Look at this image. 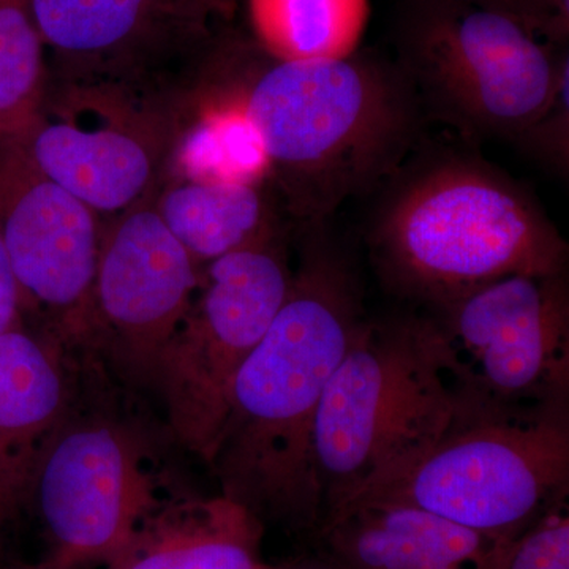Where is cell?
<instances>
[{"instance_id":"obj_1","label":"cell","mask_w":569,"mask_h":569,"mask_svg":"<svg viewBox=\"0 0 569 569\" xmlns=\"http://www.w3.org/2000/svg\"><path fill=\"white\" fill-rule=\"evenodd\" d=\"M290 291L231 387L209 458L222 496L261 523L317 535L323 519L312 467L318 407L366 320L348 254L307 224Z\"/></svg>"},{"instance_id":"obj_2","label":"cell","mask_w":569,"mask_h":569,"mask_svg":"<svg viewBox=\"0 0 569 569\" xmlns=\"http://www.w3.org/2000/svg\"><path fill=\"white\" fill-rule=\"evenodd\" d=\"M234 74L220 99L252 122L288 212L307 224L399 173L425 112L399 67L358 54Z\"/></svg>"},{"instance_id":"obj_3","label":"cell","mask_w":569,"mask_h":569,"mask_svg":"<svg viewBox=\"0 0 569 569\" xmlns=\"http://www.w3.org/2000/svg\"><path fill=\"white\" fill-rule=\"evenodd\" d=\"M370 247L399 293L437 309L509 276L567 271L568 246L519 183L473 157L443 156L396 182Z\"/></svg>"},{"instance_id":"obj_4","label":"cell","mask_w":569,"mask_h":569,"mask_svg":"<svg viewBox=\"0 0 569 569\" xmlns=\"http://www.w3.org/2000/svg\"><path fill=\"white\" fill-rule=\"evenodd\" d=\"M475 402L436 317L366 318L313 426L321 523L417 462Z\"/></svg>"},{"instance_id":"obj_5","label":"cell","mask_w":569,"mask_h":569,"mask_svg":"<svg viewBox=\"0 0 569 569\" xmlns=\"http://www.w3.org/2000/svg\"><path fill=\"white\" fill-rule=\"evenodd\" d=\"M568 493L569 403L475 402L417 462L337 512L365 503L400 505L507 541L567 505Z\"/></svg>"},{"instance_id":"obj_6","label":"cell","mask_w":569,"mask_h":569,"mask_svg":"<svg viewBox=\"0 0 569 569\" xmlns=\"http://www.w3.org/2000/svg\"><path fill=\"white\" fill-rule=\"evenodd\" d=\"M560 58L508 11L473 0H421L399 69L427 108L460 132L518 141L545 114Z\"/></svg>"},{"instance_id":"obj_7","label":"cell","mask_w":569,"mask_h":569,"mask_svg":"<svg viewBox=\"0 0 569 569\" xmlns=\"http://www.w3.org/2000/svg\"><path fill=\"white\" fill-rule=\"evenodd\" d=\"M283 231L201 264L192 306L153 365L176 440L208 462L239 369L290 291Z\"/></svg>"},{"instance_id":"obj_8","label":"cell","mask_w":569,"mask_h":569,"mask_svg":"<svg viewBox=\"0 0 569 569\" xmlns=\"http://www.w3.org/2000/svg\"><path fill=\"white\" fill-rule=\"evenodd\" d=\"M142 440L116 419L71 417L52 433L31 497L51 560L78 569L108 563L167 500Z\"/></svg>"},{"instance_id":"obj_9","label":"cell","mask_w":569,"mask_h":569,"mask_svg":"<svg viewBox=\"0 0 569 569\" xmlns=\"http://www.w3.org/2000/svg\"><path fill=\"white\" fill-rule=\"evenodd\" d=\"M438 310L463 387L477 402L569 403L567 271L505 277Z\"/></svg>"},{"instance_id":"obj_10","label":"cell","mask_w":569,"mask_h":569,"mask_svg":"<svg viewBox=\"0 0 569 569\" xmlns=\"http://www.w3.org/2000/svg\"><path fill=\"white\" fill-rule=\"evenodd\" d=\"M18 142L32 163L99 217L152 197L173 148L163 116L112 82L43 99Z\"/></svg>"},{"instance_id":"obj_11","label":"cell","mask_w":569,"mask_h":569,"mask_svg":"<svg viewBox=\"0 0 569 569\" xmlns=\"http://www.w3.org/2000/svg\"><path fill=\"white\" fill-rule=\"evenodd\" d=\"M103 220L41 173L17 138H0V233L22 312L43 317L63 346L96 337L93 283Z\"/></svg>"},{"instance_id":"obj_12","label":"cell","mask_w":569,"mask_h":569,"mask_svg":"<svg viewBox=\"0 0 569 569\" xmlns=\"http://www.w3.org/2000/svg\"><path fill=\"white\" fill-rule=\"evenodd\" d=\"M201 266L160 219L153 197L103 222L93 283L96 336L137 372L157 358L192 306Z\"/></svg>"},{"instance_id":"obj_13","label":"cell","mask_w":569,"mask_h":569,"mask_svg":"<svg viewBox=\"0 0 569 569\" xmlns=\"http://www.w3.org/2000/svg\"><path fill=\"white\" fill-rule=\"evenodd\" d=\"M66 346L20 323L0 336V527L31 497L43 449L70 411Z\"/></svg>"},{"instance_id":"obj_14","label":"cell","mask_w":569,"mask_h":569,"mask_svg":"<svg viewBox=\"0 0 569 569\" xmlns=\"http://www.w3.org/2000/svg\"><path fill=\"white\" fill-rule=\"evenodd\" d=\"M316 537L340 569H489L500 542L421 509L385 503L343 509Z\"/></svg>"},{"instance_id":"obj_15","label":"cell","mask_w":569,"mask_h":569,"mask_svg":"<svg viewBox=\"0 0 569 569\" xmlns=\"http://www.w3.org/2000/svg\"><path fill=\"white\" fill-rule=\"evenodd\" d=\"M263 523L222 496L170 497L153 509L107 569H268Z\"/></svg>"},{"instance_id":"obj_16","label":"cell","mask_w":569,"mask_h":569,"mask_svg":"<svg viewBox=\"0 0 569 569\" xmlns=\"http://www.w3.org/2000/svg\"><path fill=\"white\" fill-rule=\"evenodd\" d=\"M153 206L200 266L283 231L263 183L182 179Z\"/></svg>"},{"instance_id":"obj_17","label":"cell","mask_w":569,"mask_h":569,"mask_svg":"<svg viewBox=\"0 0 569 569\" xmlns=\"http://www.w3.org/2000/svg\"><path fill=\"white\" fill-rule=\"evenodd\" d=\"M28 6L44 44L91 67L129 51L156 18H168L164 0H28Z\"/></svg>"},{"instance_id":"obj_18","label":"cell","mask_w":569,"mask_h":569,"mask_svg":"<svg viewBox=\"0 0 569 569\" xmlns=\"http://www.w3.org/2000/svg\"><path fill=\"white\" fill-rule=\"evenodd\" d=\"M261 47L280 61H332L356 54L369 0H249Z\"/></svg>"},{"instance_id":"obj_19","label":"cell","mask_w":569,"mask_h":569,"mask_svg":"<svg viewBox=\"0 0 569 569\" xmlns=\"http://www.w3.org/2000/svg\"><path fill=\"white\" fill-rule=\"evenodd\" d=\"M183 179L263 183L269 160L257 130L238 104L217 99L179 149Z\"/></svg>"},{"instance_id":"obj_20","label":"cell","mask_w":569,"mask_h":569,"mask_svg":"<svg viewBox=\"0 0 569 569\" xmlns=\"http://www.w3.org/2000/svg\"><path fill=\"white\" fill-rule=\"evenodd\" d=\"M43 47L28 0H0V138L24 132L40 110Z\"/></svg>"},{"instance_id":"obj_21","label":"cell","mask_w":569,"mask_h":569,"mask_svg":"<svg viewBox=\"0 0 569 569\" xmlns=\"http://www.w3.org/2000/svg\"><path fill=\"white\" fill-rule=\"evenodd\" d=\"M489 569H569L568 503L552 509L515 538L497 542Z\"/></svg>"},{"instance_id":"obj_22","label":"cell","mask_w":569,"mask_h":569,"mask_svg":"<svg viewBox=\"0 0 569 569\" xmlns=\"http://www.w3.org/2000/svg\"><path fill=\"white\" fill-rule=\"evenodd\" d=\"M526 151L559 174H567L569 163V63L560 58L556 91L548 110L518 141Z\"/></svg>"},{"instance_id":"obj_23","label":"cell","mask_w":569,"mask_h":569,"mask_svg":"<svg viewBox=\"0 0 569 569\" xmlns=\"http://www.w3.org/2000/svg\"><path fill=\"white\" fill-rule=\"evenodd\" d=\"M22 298L20 284L11 268L7 247L0 233V336L22 323Z\"/></svg>"},{"instance_id":"obj_24","label":"cell","mask_w":569,"mask_h":569,"mask_svg":"<svg viewBox=\"0 0 569 569\" xmlns=\"http://www.w3.org/2000/svg\"><path fill=\"white\" fill-rule=\"evenodd\" d=\"M168 18L181 24L203 26L211 17H231L238 0H164Z\"/></svg>"},{"instance_id":"obj_25","label":"cell","mask_w":569,"mask_h":569,"mask_svg":"<svg viewBox=\"0 0 569 569\" xmlns=\"http://www.w3.org/2000/svg\"><path fill=\"white\" fill-rule=\"evenodd\" d=\"M482 6L508 11L533 28L537 32H549L550 18L548 0H473Z\"/></svg>"},{"instance_id":"obj_26","label":"cell","mask_w":569,"mask_h":569,"mask_svg":"<svg viewBox=\"0 0 569 569\" xmlns=\"http://www.w3.org/2000/svg\"><path fill=\"white\" fill-rule=\"evenodd\" d=\"M268 569H340L337 567L335 561L326 557L323 552L317 553V556L305 557L291 561V563L284 565L282 568H268Z\"/></svg>"},{"instance_id":"obj_27","label":"cell","mask_w":569,"mask_h":569,"mask_svg":"<svg viewBox=\"0 0 569 569\" xmlns=\"http://www.w3.org/2000/svg\"><path fill=\"white\" fill-rule=\"evenodd\" d=\"M20 569H71V568L63 567V565L58 563V561L50 559V560L43 561V563L31 565V567H24V568H20Z\"/></svg>"}]
</instances>
